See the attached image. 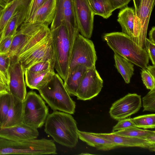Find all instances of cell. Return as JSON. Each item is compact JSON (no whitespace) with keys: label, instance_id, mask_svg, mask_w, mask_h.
Instances as JSON below:
<instances>
[{"label":"cell","instance_id":"cell-1","mask_svg":"<svg viewBox=\"0 0 155 155\" xmlns=\"http://www.w3.org/2000/svg\"><path fill=\"white\" fill-rule=\"evenodd\" d=\"M76 121L71 114L54 111L45 122V131L56 142L70 148L75 147L78 140Z\"/></svg>","mask_w":155,"mask_h":155},{"label":"cell","instance_id":"cell-44","mask_svg":"<svg viewBox=\"0 0 155 155\" xmlns=\"http://www.w3.org/2000/svg\"><path fill=\"white\" fill-rule=\"evenodd\" d=\"M134 5L135 14H136L139 9L142 0H133Z\"/></svg>","mask_w":155,"mask_h":155},{"label":"cell","instance_id":"cell-8","mask_svg":"<svg viewBox=\"0 0 155 155\" xmlns=\"http://www.w3.org/2000/svg\"><path fill=\"white\" fill-rule=\"evenodd\" d=\"M63 22L67 29L72 48L74 39L79 33L75 18L73 0H56L55 14L51 23L50 30L57 28Z\"/></svg>","mask_w":155,"mask_h":155},{"label":"cell","instance_id":"cell-31","mask_svg":"<svg viewBox=\"0 0 155 155\" xmlns=\"http://www.w3.org/2000/svg\"><path fill=\"white\" fill-rule=\"evenodd\" d=\"M11 97L8 92L0 94V127L6 119L10 105Z\"/></svg>","mask_w":155,"mask_h":155},{"label":"cell","instance_id":"cell-4","mask_svg":"<svg viewBox=\"0 0 155 155\" xmlns=\"http://www.w3.org/2000/svg\"><path fill=\"white\" fill-rule=\"evenodd\" d=\"M54 141L43 138L16 141L0 137V155L56 154Z\"/></svg>","mask_w":155,"mask_h":155},{"label":"cell","instance_id":"cell-5","mask_svg":"<svg viewBox=\"0 0 155 155\" xmlns=\"http://www.w3.org/2000/svg\"><path fill=\"white\" fill-rule=\"evenodd\" d=\"M51 32L54 52V68L64 81L68 74L71 49L68 31L63 22Z\"/></svg>","mask_w":155,"mask_h":155},{"label":"cell","instance_id":"cell-17","mask_svg":"<svg viewBox=\"0 0 155 155\" xmlns=\"http://www.w3.org/2000/svg\"><path fill=\"white\" fill-rule=\"evenodd\" d=\"M95 135L107 140L117 147H138L155 151V144L143 139L125 136L112 132L109 133H93Z\"/></svg>","mask_w":155,"mask_h":155},{"label":"cell","instance_id":"cell-10","mask_svg":"<svg viewBox=\"0 0 155 155\" xmlns=\"http://www.w3.org/2000/svg\"><path fill=\"white\" fill-rule=\"evenodd\" d=\"M155 0H142L135 15L133 40L139 49L145 48L148 26Z\"/></svg>","mask_w":155,"mask_h":155},{"label":"cell","instance_id":"cell-9","mask_svg":"<svg viewBox=\"0 0 155 155\" xmlns=\"http://www.w3.org/2000/svg\"><path fill=\"white\" fill-rule=\"evenodd\" d=\"M17 57L25 70L41 61H49L54 64L51 32L35 46Z\"/></svg>","mask_w":155,"mask_h":155},{"label":"cell","instance_id":"cell-19","mask_svg":"<svg viewBox=\"0 0 155 155\" xmlns=\"http://www.w3.org/2000/svg\"><path fill=\"white\" fill-rule=\"evenodd\" d=\"M87 68L83 65L78 64L69 71L64 85L70 96H76L83 77Z\"/></svg>","mask_w":155,"mask_h":155},{"label":"cell","instance_id":"cell-32","mask_svg":"<svg viewBox=\"0 0 155 155\" xmlns=\"http://www.w3.org/2000/svg\"><path fill=\"white\" fill-rule=\"evenodd\" d=\"M11 61V58L8 54L0 53V72L7 83L8 86Z\"/></svg>","mask_w":155,"mask_h":155},{"label":"cell","instance_id":"cell-30","mask_svg":"<svg viewBox=\"0 0 155 155\" xmlns=\"http://www.w3.org/2000/svg\"><path fill=\"white\" fill-rule=\"evenodd\" d=\"M131 120L135 126L139 128L154 129L155 127V114H151L139 116Z\"/></svg>","mask_w":155,"mask_h":155},{"label":"cell","instance_id":"cell-33","mask_svg":"<svg viewBox=\"0 0 155 155\" xmlns=\"http://www.w3.org/2000/svg\"><path fill=\"white\" fill-rule=\"evenodd\" d=\"M143 111H155V87L153 88L142 98Z\"/></svg>","mask_w":155,"mask_h":155},{"label":"cell","instance_id":"cell-15","mask_svg":"<svg viewBox=\"0 0 155 155\" xmlns=\"http://www.w3.org/2000/svg\"><path fill=\"white\" fill-rule=\"evenodd\" d=\"M46 26L48 25L39 21L22 23L14 36L8 54L12 57L17 56L21 49L41 29Z\"/></svg>","mask_w":155,"mask_h":155},{"label":"cell","instance_id":"cell-6","mask_svg":"<svg viewBox=\"0 0 155 155\" xmlns=\"http://www.w3.org/2000/svg\"><path fill=\"white\" fill-rule=\"evenodd\" d=\"M49 114L48 108L42 97L34 91L27 93L23 102V122L38 128L45 123Z\"/></svg>","mask_w":155,"mask_h":155},{"label":"cell","instance_id":"cell-43","mask_svg":"<svg viewBox=\"0 0 155 155\" xmlns=\"http://www.w3.org/2000/svg\"><path fill=\"white\" fill-rule=\"evenodd\" d=\"M143 139L152 143L155 144V133L148 135L144 137Z\"/></svg>","mask_w":155,"mask_h":155},{"label":"cell","instance_id":"cell-23","mask_svg":"<svg viewBox=\"0 0 155 155\" xmlns=\"http://www.w3.org/2000/svg\"><path fill=\"white\" fill-rule=\"evenodd\" d=\"M78 138L90 146L95 147L97 150H109L117 147L112 142L98 137L93 133L78 130Z\"/></svg>","mask_w":155,"mask_h":155},{"label":"cell","instance_id":"cell-28","mask_svg":"<svg viewBox=\"0 0 155 155\" xmlns=\"http://www.w3.org/2000/svg\"><path fill=\"white\" fill-rule=\"evenodd\" d=\"M113 132L116 134L125 136L141 139L148 135L155 133V131L143 130L136 127H130Z\"/></svg>","mask_w":155,"mask_h":155},{"label":"cell","instance_id":"cell-12","mask_svg":"<svg viewBox=\"0 0 155 155\" xmlns=\"http://www.w3.org/2000/svg\"><path fill=\"white\" fill-rule=\"evenodd\" d=\"M141 106V96L128 93L112 104L109 113L113 119L119 120L136 113Z\"/></svg>","mask_w":155,"mask_h":155},{"label":"cell","instance_id":"cell-36","mask_svg":"<svg viewBox=\"0 0 155 155\" xmlns=\"http://www.w3.org/2000/svg\"><path fill=\"white\" fill-rule=\"evenodd\" d=\"M141 75L143 83L147 89L150 90L155 87V79L145 69L141 70Z\"/></svg>","mask_w":155,"mask_h":155},{"label":"cell","instance_id":"cell-27","mask_svg":"<svg viewBox=\"0 0 155 155\" xmlns=\"http://www.w3.org/2000/svg\"><path fill=\"white\" fill-rule=\"evenodd\" d=\"M94 15H98L107 19L115 10L110 0H88Z\"/></svg>","mask_w":155,"mask_h":155},{"label":"cell","instance_id":"cell-42","mask_svg":"<svg viewBox=\"0 0 155 155\" xmlns=\"http://www.w3.org/2000/svg\"><path fill=\"white\" fill-rule=\"evenodd\" d=\"M146 70L155 79V65H149L147 66Z\"/></svg>","mask_w":155,"mask_h":155},{"label":"cell","instance_id":"cell-21","mask_svg":"<svg viewBox=\"0 0 155 155\" xmlns=\"http://www.w3.org/2000/svg\"><path fill=\"white\" fill-rule=\"evenodd\" d=\"M31 0H13L2 8L0 13V41L8 22L13 15L26 5L30 4Z\"/></svg>","mask_w":155,"mask_h":155},{"label":"cell","instance_id":"cell-38","mask_svg":"<svg viewBox=\"0 0 155 155\" xmlns=\"http://www.w3.org/2000/svg\"><path fill=\"white\" fill-rule=\"evenodd\" d=\"M11 36L2 38L0 41V53L6 54L9 52L14 38Z\"/></svg>","mask_w":155,"mask_h":155},{"label":"cell","instance_id":"cell-46","mask_svg":"<svg viewBox=\"0 0 155 155\" xmlns=\"http://www.w3.org/2000/svg\"><path fill=\"white\" fill-rule=\"evenodd\" d=\"M8 92L5 86L0 83V94Z\"/></svg>","mask_w":155,"mask_h":155},{"label":"cell","instance_id":"cell-11","mask_svg":"<svg viewBox=\"0 0 155 155\" xmlns=\"http://www.w3.org/2000/svg\"><path fill=\"white\" fill-rule=\"evenodd\" d=\"M103 83L95 68H87L77 92V99L86 101L96 97L101 91Z\"/></svg>","mask_w":155,"mask_h":155},{"label":"cell","instance_id":"cell-41","mask_svg":"<svg viewBox=\"0 0 155 155\" xmlns=\"http://www.w3.org/2000/svg\"><path fill=\"white\" fill-rule=\"evenodd\" d=\"M149 39L152 43L155 44V27L153 26L150 31L149 33Z\"/></svg>","mask_w":155,"mask_h":155},{"label":"cell","instance_id":"cell-2","mask_svg":"<svg viewBox=\"0 0 155 155\" xmlns=\"http://www.w3.org/2000/svg\"><path fill=\"white\" fill-rule=\"evenodd\" d=\"M103 38L114 53L146 69L149 61L148 54L145 48L140 49L136 46L131 37L122 32H115L105 34Z\"/></svg>","mask_w":155,"mask_h":155},{"label":"cell","instance_id":"cell-39","mask_svg":"<svg viewBox=\"0 0 155 155\" xmlns=\"http://www.w3.org/2000/svg\"><path fill=\"white\" fill-rule=\"evenodd\" d=\"M145 48L153 65H155V44L147 38Z\"/></svg>","mask_w":155,"mask_h":155},{"label":"cell","instance_id":"cell-16","mask_svg":"<svg viewBox=\"0 0 155 155\" xmlns=\"http://www.w3.org/2000/svg\"><path fill=\"white\" fill-rule=\"evenodd\" d=\"M39 135L37 128L24 123L12 127H0V137L16 141L36 139Z\"/></svg>","mask_w":155,"mask_h":155},{"label":"cell","instance_id":"cell-48","mask_svg":"<svg viewBox=\"0 0 155 155\" xmlns=\"http://www.w3.org/2000/svg\"><path fill=\"white\" fill-rule=\"evenodd\" d=\"M13 0H11V1Z\"/></svg>","mask_w":155,"mask_h":155},{"label":"cell","instance_id":"cell-35","mask_svg":"<svg viewBox=\"0 0 155 155\" xmlns=\"http://www.w3.org/2000/svg\"><path fill=\"white\" fill-rule=\"evenodd\" d=\"M48 0H31L24 22H26L37 10Z\"/></svg>","mask_w":155,"mask_h":155},{"label":"cell","instance_id":"cell-13","mask_svg":"<svg viewBox=\"0 0 155 155\" xmlns=\"http://www.w3.org/2000/svg\"><path fill=\"white\" fill-rule=\"evenodd\" d=\"M11 58L8 92L23 102L27 93L24 77L25 70L16 56Z\"/></svg>","mask_w":155,"mask_h":155},{"label":"cell","instance_id":"cell-25","mask_svg":"<svg viewBox=\"0 0 155 155\" xmlns=\"http://www.w3.org/2000/svg\"><path fill=\"white\" fill-rule=\"evenodd\" d=\"M30 5L27 4L24 6L10 18L4 30L1 40L6 37L15 35L18 28L24 23Z\"/></svg>","mask_w":155,"mask_h":155},{"label":"cell","instance_id":"cell-34","mask_svg":"<svg viewBox=\"0 0 155 155\" xmlns=\"http://www.w3.org/2000/svg\"><path fill=\"white\" fill-rule=\"evenodd\" d=\"M54 64L49 61H43L37 62L27 69L34 72H42L54 71Z\"/></svg>","mask_w":155,"mask_h":155},{"label":"cell","instance_id":"cell-20","mask_svg":"<svg viewBox=\"0 0 155 155\" xmlns=\"http://www.w3.org/2000/svg\"><path fill=\"white\" fill-rule=\"evenodd\" d=\"M55 73L52 71L34 72L27 69L25 71V83L29 88L38 91L51 80Z\"/></svg>","mask_w":155,"mask_h":155},{"label":"cell","instance_id":"cell-24","mask_svg":"<svg viewBox=\"0 0 155 155\" xmlns=\"http://www.w3.org/2000/svg\"><path fill=\"white\" fill-rule=\"evenodd\" d=\"M135 15L134 9L131 7H125L120 11L117 21L120 25L122 32L134 37V21Z\"/></svg>","mask_w":155,"mask_h":155},{"label":"cell","instance_id":"cell-29","mask_svg":"<svg viewBox=\"0 0 155 155\" xmlns=\"http://www.w3.org/2000/svg\"><path fill=\"white\" fill-rule=\"evenodd\" d=\"M51 33L48 26L41 29L21 49L17 57L27 51L45 38Z\"/></svg>","mask_w":155,"mask_h":155},{"label":"cell","instance_id":"cell-18","mask_svg":"<svg viewBox=\"0 0 155 155\" xmlns=\"http://www.w3.org/2000/svg\"><path fill=\"white\" fill-rule=\"evenodd\" d=\"M56 9V0H48L26 23L39 21L49 26L54 18Z\"/></svg>","mask_w":155,"mask_h":155},{"label":"cell","instance_id":"cell-47","mask_svg":"<svg viewBox=\"0 0 155 155\" xmlns=\"http://www.w3.org/2000/svg\"><path fill=\"white\" fill-rule=\"evenodd\" d=\"M2 8H0V12H1V11L2 10Z\"/></svg>","mask_w":155,"mask_h":155},{"label":"cell","instance_id":"cell-22","mask_svg":"<svg viewBox=\"0 0 155 155\" xmlns=\"http://www.w3.org/2000/svg\"><path fill=\"white\" fill-rule=\"evenodd\" d=\"M23 123V102L11 95L10 105L6 118L1 127L19 125Z\"/></svg>","mask_w":155,"mask_h":155},{"label":"cell","instance_id":"cell-37","mask_svg":"<svg viewBox=\"0 0 155 155\" xmlns=\"http://www.w3.org/2000/svg\"><path fill=\"white\" fill-rule=\"evenodd\" d=\"M118 121L117 124L113 127L112 132L122 130L130 127H136L131 118H125Z\"/></svg>","mask_w":155,"mask_h":155},{"label":"cell","instance_id":"cell-14","mask_svg":"<svg viewBox=\"0 0 155 155\" xmlns=\"http://www.w3.org/2000/svg\"><path fill=\"white\" fill-rule=\"evenodd\" d=\"M78 30L83 36L90 39L94 26V15L88 0H73Z\"/></svg>","mask_w":155,"mask_h":155},{"label":"cell","instance_id":"cell-26","mask_svg":"<svg viewBox=\"0 0 155 155\" xmlns=\"http://www.w3.org/2000/svg\"><path fill=\"white\" fill-rule=\"evenodd\" d=\"M115 66L122 76L125 82L129 84L134 74V64L124 58L114 53Z\"/></svg>","mask_w":155,"mask_h":155},{"label":"cell","instance_id":"cell-40","mask_svg":"<svg viewBox=\"0 0 155 155\" xmlns=\"http://www.w3.org/2000/svg\"><path fill=\"white\" fill-rule=\"evenodd\" d=\"M115 10L122 8L127 6L131 0H110Z\"/></svg>","mask_w":155,"mask_h":155},{"label":"cell","instance_id":"cell-7","mask_svg":"<svg viewBox=\"0 0 155 155\" xmlns=\"http://www.w3.org/2000/svg\"><path fill=\"white\" fill-rule=\"evenodd\" d=\"M97 59L93 41L79 33L74 39L72 47L68 71L78 64L83 65L87 68H95Z\"/></svg>","mask_w":155,"mask_h":155},{"label":"cell","instance_id":"cell-3","mask_svg":"<svg viewBox=\"0 0 155 155\" xmlns=\"http://www.w3.org/2000/svg\"><path fill=\"white\" fill-rule=\"evenodd\" d=\"M42 98L54 111L74 113L75 102L66 90L63 80L55 73L51 80L38 90Z\"/></svg>","mask_w":155,"mask_h":155},{"label":"cell","instance_id":"cell-45","mask_svg":"<svg viewBox=\"0 0 155 155\" xmlns=\"http://www.w3.org/2000/svg\"><path fill=\"white\" fill-rule=\"evenodd\" d=\"M0 83L3 84L5 86L8 91V84L7 83V82L6 81H5V79L4 78V77H3V76H2V75L1 73H0Z\"/></svg>","mask_w":155,"mask_h":155}]
</instances>
